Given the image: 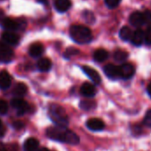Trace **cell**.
Returning a JSON list of instances; mask_svg holds the SVG:
<instances>
[{"mask_svg":"<svg viewBox=\"0 0 151 151\" xmlns=\"http://www.w3.org/2000/svg\"><path fill=\"white\" fill-rule=\"evenodd\" d=\"M46 135L51 140L67 143L69 145H77L80 139L76 133L68 129L66 127H51L46 130Z\"/></svg>","mask_w":151,"mask_h":151,"instance_id":"cell-1","label":"cell"},{"mask_svg":"<svg viewBox=\"0 0 151 151\" xmlns=\"http://www.w3.org/2000/svg\"><path fill=\"white\" fill-rule=\"evenodd\" d=\"M70 37L74 42L79 44L88 43L93 39V34L91 30L82 25H73L69 28Z\"/></svg>","mask_w":151,"mask_h":151,"instance_id":"cell-2","label":"cell"},{"mask_svg":"<svg viewBox=\"0 0 151 151\" xmlns=\"http://www.w3.org/2000/svg\"><path fill=\"white\" fill-rule=\"evenodd\" d=\"M48 113L50 119L56 126L59 127H67L69 125V117L65 110L56 104H52L49 105Z\"/></svg>","mask_w":151,"mask_h":151,"instance_id":"cell-3","label":"cell"},{"mask_svg":"<svg viewBox=\"0 0 151 151\" xmlns=\"http://www.w3.org/2000/svg\"><path fill=\"white\" fill-rule=\"evenodd\" d=\"M1 25L5 31L15 32L18 30L24 29L26 27V22L20 19H14L10 17H5L1 22Z\"/></svg>","mask_w":151,"mask_h":151,"instance_id":"cell-4","label":"cell"},{"mask_svg":"<svg viewBox=\"0 0 151 151\" xmlns=\"http://www.w3.org/2000/svg\"><path fill=\"white\" fill-rule=\"evenodd\" d=\"M14 58V52L8 45L3 41H0V62L2 63H10Z\"/></svg>","mask_w":151,"mask_h":151,"instance_id":"cell-5","label":"cell"},{"mask_svg":"<svg viewBox=\"0 0 151 151\" xmlns=\"http://www.w3.org/2000/svg\"><path fill=\"white\" fill-rule=\"evenodd\" d=\"M11 105L17 111V114L20 115V116L25 114L29 110L28 104L25 100H23L21 98H19V97H16V98L12 99V102H11Z\"/></svg>","mask_w":151,"mask_h":151,"instance_id":"cell-6","label":"cell"},{"mask_svg":"<svg viewBox=\"0 0 151 151\" xmlns=\"http://www.w3.org/2000/svg\"><path fill=\"white\" fill-rule=\"evenodd\" d=\"M135 73V68L132 64L125 63L119 66V75L120 79L128 80L131 79Z\"/></svg>","mask_w":151,"mask_h":151,"instance_id":"cell-7","label":"cell"},{"mask_svg":"<svg viewBox=\"0 0 151 151\" xmlns=\"http://www.w3.org/2000/svg\"><path fill=\"white\" fill-rule=\"evenodd\" d=\"M82 70H83V72L89 77V79L93 81V84H95V85L101 84V78L99 73H98L95 69H93V68H92V67H90V66H88V65H84V66L82 67Z\"/></svg>","mask_w":151,"mask_h":151,"instance_id":"cell-8","label":"cell"},{"mask_svg":"<svg viewBox=\"0 0 151 151\" xmlns=\"http://www.w3.org/2000/svg\"><path fill=\"white\" fill-rule=\"evenodd\" d=\"M104 73L107 77H109L111 80H117L120 79L119 75V66H117L113 64H109L104 66L103 68Z\"/></svg>","mask_w":151,"mask_h":151,"instance_id":"cell-9","label":"cell"},{"mask_svg":"<svg viewBox=\"0 0 151 151\" xmlns=\"http://www.w3.org/2000/svg\"><path fill=\"white\" fill-rule=\"evenodd\" d=\"M2 40L3 42H4L5 43H7L10 46H15L19 43L20 38L19 36L14 34L13 32H10V31H4L2 35Z\"/></svg>","mask_w":151,"mask_h":151,"instance_id":"cell-10","label":"cell"},{"mask_svg":"<svg viewBox=\"0 0 151 151\" xmlns=\"http://www.w3.org/2000/svg\"><path fill=\"white\" fill-rule=\"evenodd\" d=\"M129 21L132 26L136 27H142V25L146 24L144 14L143 12H134L133 13H132L129 18Z\"/></svg>","mask_w":151,"mask_h":151,"instance_id":"cell-11","label":"cell"},{"mask_svg":"<svg viewBox=\"0 0 151 151\" xmlns=\"http://www.w3.org/2000/svg\"><path fill=\"white\" fill-rule=\"evenodd\" d=\"M80 93L85 97H93L97 93V89L94 84H92L90 82H85L80 88Z\"/></svg>","mask_w":151,"mask_h":151,"instance_id":"cell-12","label":"cell"},{"mask_svg":"<svg viewBox=\"0 0 151 151\" xmlns=\"http://www.w3.org/2000/svg\"><path fill=\"white\" fill-rule=\"evenodd\" d=\"M86 127L91 131L98 132V131H102L104 129L105 124L100 119H91L86 122Z\"/></svg>","mask_w":151,"mask_h":151,"instance_id":"cell-13","label":"cell"},{"mask_svg":"<svg viewBox=\"0 0 151 151\" xmlns=\"http://www.w3.org/2000/svg\"><path fill=\"white\" fill-rule=\"evenodd\" d=\"M131 42L135 46H141L145 42V33L141 29L134 31L131 38Z\"/></svg>","mask_w":151,"mask_h":151,"instance_id":"cell-14","label":"cell"},{"mask_svg":"<svg viewBox=\"0 0 151 151\" xmlns=\"http://www.w3.org/2000/svg\"><path fill=\"white\" fill-rule=\"evenodd\" d=\"M44 52V46L40 42H35L30 45L28 49V53L33 58H38L40 57Z\"/></svg>","mask_w":151,"mask_h":151,"instance_id":"cell-15","label":"cell"},{"mask_svg":"<svg viewBox=\"0 0 151 151\" xmlns=\"http://www.w3.org/2000/svg\"><path fill=\"white\" fill-rule=\"evenodd\" d=\"M12 82V79L10 74L6 71L0 72V88L1 89H7L10 88Z\"/></svg>","mask_w":151,"mask_h":151,"instance_id":"cell-16","label":"cell"},{"mask_svg":"<svg viewBox=\"0 0 151 151\" xmlns=\"http://www.w3.org/2000/svg\"><path fill=\"white\" fill-rule=\"evenodd\" d=\"M54 7L59 12H65L71 7L70 0H55Z\"/></svg>","mask_w":151,"mask_h":151,"instance_id":"cell-17","label":"cell"},{"mask_svg":"<svg viewBox=\"0 0 151 151\" xmlns=\"http://www.w3.org/2000/svg\"><path fill=\"white\" fill-rule=\"evenodd\" d=\"M27 92H28V87L22 82L17 83L12 89V94L16 97H19V98L24 96Z\"/></svg>","mask_w":151,"mask_h":151,"instance_id":"cell-18","label":"cell"},{"mask_svg":"<svg viewBox=\"0 0 151 151\" xmlns=\"http://www.w3.org/2000/svg\"><path fill=\"white\" fill-rule=\"evenodd\" d=\"M39 146V142L35 138H28L24 142V151H36Z\"/></svg>","mask_w":151,"mask_h":151,"instance_id":"cell-19","label":"cell"},{"mask_svg":"<svg viewBox=\"0 0 151 151\" xmlns=\"http://www.w3.org/2000/svg\"><path fill=\"white\" fill-rule=\"evenodd\" d=\"M36 66L37 69L41 72H48L52 68V62L49 58H43L38 60Z\"/></svg>","mask_w":151,"mask_h":151,"instance_id":"cell-20","label":"cell"},{"mask_svg":"<svg viewBox=\"0 0 151 151\" xmlns=\"http://www.w3.org/2000/svg\"><path fill=\"white\" fill-rule=\"evenodd\" d=\"M109 58V52L104 49L96 50L93 53V58L96 62H104Z\"/></svg>","mask_w":151,"mask_h":151,"instance_id":"cell-21","label":"cell"},{"mask_svg":"<svg viewBox=\"0 0 151 151\" xmlns=\"http://www.w3.org/2000/svg\"><path fill=\"white\" fill-rule=\"evenodd\" d=\"M133 31L130 27H122V29L120 30L119 32V36L120 38L123 40V41H125V42H128V41H131V38H132V35H133Z\"/></svg>","mask_w":151,"mask_h":151,"instance_id":"cell-22","label":"cell"},{"mask_svg":"<svg viewBox=\"0 0 151 151\" xmlns=\"http://www.w3.org/2000/svg\"><path fill=\"white\" fill-rule=\"evenodd\" d=\"M128 56L129 55H128V53L126 51L121 50H117L114 53V58L117 62H124V61H125L127 59Z\"/></svg>","mask_w":151,"mask_h":151,"instance_id":"cell-23","label":"cell"},{"mask_svg":"<svg viewBox=\"0 0 151 151\" xmlns=\"http://www.w3.org/2000/svg\"><path fill=\"white\" fill-rule=\"evenodd\" d=\"M79 106L84 111H91L95 108L96 104L93 101H82L80 103Z\"/></svg>","mask_w":151,"mask_h":151,"instance_id":"cell-24","label":"cell"},{"mask_svg":"<svg viewBox=\"0 0 151 151\" xmlns=\"http://www.w3.org/2000/svg\"><path fill=\"white\" fill-rule=\"evenodd\" d=\"M83 18H84L85 21L87 22L88 24H93V23H94V21H95L94 14L93 13V12L88 11V10L83 12Z\"/></svg>","mask_w":151,"mask_h":151,"instance_id":"cell-25","label":"cell"},{"mask_svg":"<svg viewBox=\"0 0 151 151\" xmlns=\"http://www.w3.org/2000/svg\"><path fill=\"white\" fill-rule=\"evenodd\" d=\"M78 53H79V50H77V49H75V48H69V49L65 51L64 57H65L66 58H70V57H72V56H75V55H77V54H78Z\"/></svg>","mask_w":151,"mask_h":151,"instance_id":"cell-26","label":"cell"},{"mask_svg":"<svg viewBox=\"0 0 151 151\" xmlns=\"http://www.w3.org/2000/svg\"><path fill=\"white\" fill-rule=\"evenodd\" d=\"M120 3H121V0H105L106 5L110 9L116 8Z\"/></svg>","mask_w":151,"mask_h":151,"instance_id":"cell-27","label":"cell"},{"mask_svg":"<svg viewBox=\"0 0 151 151\" xmlns=\"http://www.w3.org/2000/svg\"><path fill=\"white\" fill-rule=\"evenodd\" d=\"M8 111V104L4 101L0 99V114H6Z\"/></svg>","mask_w":151,"mask_h":151,"instance_id":"cell-28","label":"cell"},{"mask_svg":"<svg viewBox=\"0 0 151 151\" xmlns=\"http://www.w3.org/2000/svg\"><path fill=\"white\" fill-rule=\"evenodd\" d=\"M145 43L151 46V26H150L145 32Z\"/></svg>","mask_w":151,"mask_h":151,"instance_id":"cell-29","label":"cell"},{"mask_svg":"<svg viewBox=\"0 0 151 151\" xmlns=\"http://www.w3.org/2000/svg\"><path fill=\"white\" fill-rule=\"evenodd\" d=\"M143 124L145 126H147L148 127L151 128V110H149L145 115L144 120H143Z\"/></svg>","mask_w":151,"mask_h":151,"instance_id":"cell-30","label":"cell"},{"mask_svg":"<svg viewBox=\"0 0 151 151\" xmlns=\"http://www.w3.org/2000/svg\"><path fill=\"white\" fill-rule=\"evenodd\" d=\"M144 18H145V22L146 24H151V11L146 10L144 12Z\"/></svg>","mask_w":151,"mask_h":151,"instance_id":"cell-31","label":"cell"},{"mask_svg":"<svg viewBox=\"0 0 151 151\" xmlns=\"http://www.w3.org/2000/svg\"><path fill=\"white\" fill-rule=\"evenodd\" d=\"M12 127L16 129V130H20L21 128L24 127V124L21 122V121H15L13 124H12Z\"/></svg>","mask_w":151,"mask_h":151,"instance_id":"cell-32","label":"cell"},{"mask_svg":"<svg viewBox=\"0 0 151 151\" xmlns=\"http://www.w3.org/2000/svg\"><path fill=\"white\" fill-rule=\"evenodd\" d=\"M4 18H5V17H4V12L2 10H0V23L4 20Z\"/></svg>","mask_w":151,"mask_h":151,"instance_id":"cell-33","label":"cell"},{"mask_svg":"<svg viewBox=\"0 0 151 151\" xmlns=\"http://www.w3.org/2000/svg\"><path fill=\"white\" fill-rule=\"evenodd\" d=\"M0 151H8V150L6 149V147L3 143H1V142H0Z\"/></svg>","mask_w":151,"mask_h":151,"instance_id":"cell-34","label":"cell"},{"mask_svg":"<svg viewBox=\"0 0 151 151\" xmlns=\"http://www.w3.org/2000/svg\"><path fill=\"white\" fill-rule=\"evenodd\" d=\"M4 133H5V129L2 127H0V137H2L4 134Z\"/></svg>","mask_w":151,"mask_h":151,"instance_id":"cell-35","label":"cell"},{"mask_svg":"<svg viewBox=\"0 0 151 151\" xmlns=\"http://www.w3.org/2000/svg\"><path fill=\"white\" fill-rule=\"evenodd\" d=\"M147 91H148V94H149V96L151 97V82L149 84V86H148V88H147Z\"/></svg>","mask_w":151,"mask_h":151,"instance_id":"cell-36","label":"cell"},{"mask_svg":"<svg viewBox=\"0 0 151 151\" xmlns=\"http://www.w3.org/2000/svg\"><path fill=\"white\" fill-rule=\"evenodd\" d=\"M36 1L41 4H47V0H36Z\"/></svg>","mask_w":151,"mask_h":151,"instance_id":"cell-37","label":"cell"},{"mask_svg":"<svg viewBox=\"0 0 151 151\" xmlns=\"http://www.w3.org/2000/svg\"><path fill=\"white\" fill-rule=\"evenodd\" d=\"M37 151H50L48 149H46V148H42V149H40V150H38Z\"/></svg>","mask_w":151,"mask_h":151,"instance_id":"cell-38","label":"cell"},{"mask_svg":"<svg viewBox=\"0 0 151 151\" xmlns=\"http://www.w3.org/2000/svg\"><path fill=\"white\" fill-rule=\"evenodd\" d=\"M3 126H2V123H1V120H0V127H2Z\"/></svg>","mask_w":151,"mask_h":151,"instance_id":"cell-39","label":"cell"}]
</instances>
